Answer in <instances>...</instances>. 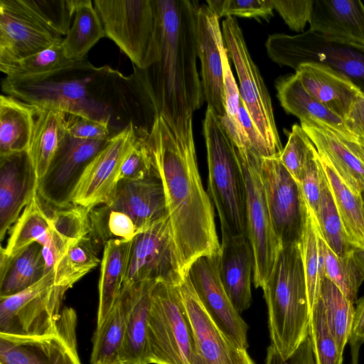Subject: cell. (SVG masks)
<instances>
[{
  "label": "cell",
  "instance_id": "obj_12",
  "mask_svg": "<svg viewBox=\"0 0 364 364\" xmlns=\"http://www.w3.org/2000/svg\"><path fill=\"white\" fill-rule=\"evenodd\" d=\"M186 274L178 256L168 215L139 232L131 241L124 286L144 281L178 286Z\"/></svg>",
  "mask_w": 364,
  "mask_h": 364
},
{
  "label": "cell",
  "instance_id": "obj_59",
  "mask_svg": "<svg viewBox=\"0 0 364 364\" xmlns=\"http://www.w3.org/2000/svg\"><path fill=\"white\" fill-rule=\"evenodd\" d=\"M114 364H127V363H124V362H122V361L119 360V361L116 362V363H114Z\"/></svg>",
  "mask_w": 364,
  "mask_h": 364
},
{
  "label": "cell",
  "instance_id": "obj_35",
  "mask_svg": "<svg viewBox=\"0 0 364 364\" xmlns=\"http://www.w3.org/2000/svg\"><path fill=\"white\" fill-rule=\"evenodd\" d=\"M321 161L348 241L353 248H364L362 193L353 191L326 159Z\"/></svg>",
  "mask_w": 364,
  "mask_h": 364
},
{
  "label": "cell",
  "instance_id": "obj_13",
  "mask_svg": "<svg viewBox=\"0 0 364 364\" xmlns=\"http://www.w3.org/2000/svg\"><path fill=\"white\" fill-rule=\"evenodd\" d=\"M77 316L64 307L55 326L36 336L0 333V364H82L77 351Z\"/></svg>",
  "mask_w": 364,
  "mask_h": 364
},
{
  "label": "cell",
  "instance_id": "obj_26",
  "mask_svg": "<svg viewBox=\"0 0 364 364\" xmlns=\"http://www.w3.org/2000/svg\"><path fill=\"white\" fill-rule=\"evenodd\" d=\"M309 30L364 46V4L360 0H313Z\"/></svg>",
  "mask_w": 364,
  "mask_h": 364
},
{
  "label": "cell",
  "instance_id": "obj_19",
  "mask_svg": "<svg viewBox=\"0 0 364 364\" xmlns=\"http://www.w3.org/2000/svg\"><path fill=\"white\" fill-rule=\"evenodd\" d=\"M109 140H84L68 134L46 173L38 182V195L55 208L72 205V194L85 168Z\"/></svg>",
  "mask_w": 364,
  "mask_h": 364
},
{
  "label": "cell",
  "instance_id": "obj_9",
  "mask_svg": "<svg viewBox=\"0 0 364 364\" xmlns=\"http://www.w3.org/2000/svg\"><path fill=\"white\" fill-rule=\"evenodd\" d=\"M222 33L229 59L235 66L242 103L257 130L274 157H279L282 146L276 127L270 95L252 60L237 20L226 17Z\"/></svg>",
  "mask_w": 364,
  "mask_h": 364
},
{
  "label": "cell",
  "instance_id": "obj_11",
  "mask_svg": "<svg viewBox=\"0 0 364 364\" xmlns=\"http://www.w3.org/2000/svg\"><path fill=\"white\" fill-rule=\"evenodd\" d=\"M68 287L54 284V270L29 287L0 297V333L36 336L48 332L63 310Z\"/></svg>",
  "mask_w": 364,
  "mask_h": 364
},
{
  "label": "cell",
  "instance_id": "obj_51",
  "mask_svg": "<svg viewBox=\"0 0 364 364\" xmlns=\"http://www.w3.org/2000/svg\"><path fill=\"white\" fill-rule=\"evenodd\" d=\"M312 1L273 0V5L291 30L303 33L309 21Z\"/></svg>",
  "mask_w": 364,
  "mask_h": 364
},
{
  "label": "cell",
  "instance_id": "obj_16",
  "mask_svg": "<svg viewBox=\"0 0 364 364\" xmlns=\"http://www.w3.org/2000/svg\"><path fill=\"white\" fill-rule=\"evenodd\" d=\"M176 287L192 332L191 364H255L247 349L237 346L215 324L187 274Z\"/></svg>",
  "mask_w": 364,
  "mask_h": 364
},
{
  "label": "cell",
  "instance_id": "obj_55",
  "mask_svg": "<svg viewBox=\"0 0 364 364\" xmlns=\"http://www.w3.org/2000/svg\"><path fill=\"white\" fill-rule=\"evenodd\" d=\"M348 130L357 138L364 139V93L360 92L344 119Z\"/></svg>",
  "mask_w": 364,
  "mask_h": 364
},
{
  "label": "cell",
  "instance_id": "obj_39",
  "mask_svg": "<svg viewBox=\"0 0 364 364\" xmlns=\"http://www.w3.org/2000/svg\"><path fill=\"white\" fill-rule=\"evenodd\" d=\"M319 298L324 307L329 329L339 349L343 352L350 338L355 304L325 277L321 284Z\"/></svg>",
  "mask_w": 364,
  "mask_h": 364
},
{
  "label": "cell",
  "instance_id": "obj_7",
  "mask_svg": "<svg viewBox=\"0 0 364 364\" xmlns=\"http://www.w3.org/2000/svg\"><path fill=\"white\" fill-rule=\"evenodd\" d=\"M269 57L294 70L301 64L326 65L349 79L364 93V46L326 38L311 30L300 34L270 35L265 43Z\"/></svg>",
  "mask_w": 364,
  "mask_h": 364
},
{
  "label": "cell",
  "instance_id": "obj_54",
  "mask_svg": "<svg viewBox=\"0 0 364 364\" xmlns=\"http://www.w3.org/2000/svg\"><path fill=\"white\" fill-rule=\"evenodd\" d=\"M265 364H315L312 344L309 336L287 359L283 358L276 349L269 346L267 349Z\"/></svg>",
  "mask_w": 364,
  "mask_h": 364
},
{
  "label": "cell",
  "instance_id": "obj_10",
  "mask_svg": "<svg viewBox=\"0 0 364 364\" xmlns=\"http://www.w3.org/2000/svg\"><path fill=\"white\" fill-rule=\"evenodd\" d=\"M237 150L245 186L247 237L254 257L253 282L256 288L262 289L282 247L273 228L261 179L262 158L247 149Z\"/></svg>",
  "mask_w": 364,
  "mask_h": 364
},
{
  "label": "cell",
  "instance_id": "obj_57",
  "mask_svg": "<svg viewBox=\"0 0 364 364\" xmlns=\"http://www.w3.org/2000/svg\"><path fill=\"white\" fill-rule=\"evenodd\" d=\"M354 258L364 275V248H353Z\"/></svg>",
  "mask_w": 364,
  "mask_h": 364
},
{
  "label": "cell",
  "instance_id": "obj_44",
  "mask_svg": "<svg viewBox=\"0 0 364 364\" xmlns=\"http://www.w3.org/2000/svg\"><path fill=\"white\" fill-rule=\"evenodd\" d=\"M309 337L315 364H343V353L331 333L324 307L318 297L310 312Z\"/></svg>",
  "mask_w": 364,
  "mask_h": 364
},
{
  "label": "cell",
  "instance_id": "obj_6",
  "mask_svg": "<svg viewBox=\"0 0 364 364\" xmlns=\"http://www.w3.org/2000/svg\"><path fill=\"white\" fill-rule=\"evenodd\" d=\"M105 36L144 70L159 57V34L156 0H95Z\"/></svg>",
  "mask_w": 364,
  "mask_h": 364
},
{
  "label": "cell",
  "instance_id": "obj_60",
  "mask_svg": "<svg viewBox=\"0 0 364 364\" xmlns=\"http://www.w3.org/2000/svg\"><path fill=\"white\" fill-rule=\"evenodd\" d=\"M362 196H363V201H364V191L362 193Z\"/></svg>",
  "mask_w": 364,
  "mask_h": 364
},
{
  "label": "cell",
  "instance_id": "obj_1",
  "mask_svg": "<svg viewBox=\"0 0 364 364\" xmlns=\"http://www.w3.org/2000/svg\"><path fill=\"white\" fill-rule=\"evenodd\" d=\"M1 90L39 108L106 124L113 136L134 125L138 138L145 139L159 117L134 70L126 76L109 65L96 67L87 58L42 75L5 77Z\"/></svg>",
  "mask_w": 364,
  "mask_h": 364
},
{
  "label": "cell",
  "instance_id": "obj_45",
  "mask_svg": "<svg viewBox=\"0 0 364 364\" xmlns=\"http://www.w3.org/2000/svg\"><path fill=\"white\" fill-rule=\"evenodd\" d=\"M316 149L301 125L294 124L279 157L281 163L299 183L305 167Z\"/></svg>",
  "mask_w": 364,
  "mask_h": 364
},
{
  "label": "cell",
  "instance_id": "obj_41",
  "mask_svg": "<svg viewBox=\"0 0 364 364\" xmlns=\"http://www.w3.org/2000/svg\"><path fill=\"white\" fill-rule=\"evenodd\" d=\"M320 247L323 276L355 304L358 301L359 289L364 281V275L354 258L353 249L345 256L339 257L326 244L321 234Z\"/></svg>",
  "mask_w": 364,
  "mask_h": 364
},
{
  "label": "cell",
  "instance_id": "obj_33",
  "mask_svg": "<svg viewBox=\"0 0 364 364\" xmlns=\"http://www.w3.org/2000/svg\"><path fill=\"white\" fill-rule=\"evenodd\" d=\"M131 241L112 240L103 246L99 279V304L97 326L112 311L124 282Z\"/></svg>",
  "mask_w": 364,
  "mask_h": 364
},
{
  "label": "cell",
  "instance_id": "obj_53",
  "mask_svg": "<svg viewBox=\"0 0 364 364\" xmlns=\"http://www.w3.org/2000/svg\"><path fill=\"white\" fill-rule=\"evenodd\" d=\"M238 119L245 134L250 150L261 158L274 157L267 144L255 127L242 100L239 107Z\"/></svg>",
  "mask_w": 364,
  "mask_h": 364
},
{
  "label": "cell",
  "instance_id": "obj_4",
  "mask_svg": "<svg viewBox=\"0 0 364 364\" xmlns=\"http://www.w3.org/2000/svg\"><path fill=\"white\" fill-rule=\"evenodd\" d=\"M262 290L271 345L287 359L309 336L310 310L299 243L280 249Z\"/></svg>",
  "mask_w": 364,
  "mask_h": 364
},
{
  "label": "cell",
  "instance_id": "obj_40",
  "mask_svg": "<svg viewBox=\"0 0 364 364\" xmlns=\"http://www.w3.org/2000/svg\"><path fill=\"white\" fill-rule=\"evenodd\" d=\"M98 251L89 235L73 243L54 268V284L71 288L100 263Z\"/></svg>",
  "mask_w": 364,
  "mask_h": 364
},
{
  "label": "cell",
  "instance_id": "obj_21",
  "mask_svg": "<svg viewBox=\"0 0 364 364\" xmlns=\"http://www.w3.org/2000/svg\"><path fill=\"white\" fill-rule=\"evenodd\" d=\"M28 151L0 156V240L2 241L37 191Z\"/></svg>",
  "mask_w": 364,
  "mask_h": 364
},
{
  "label": "cell",
  "instance_id": "obj_42",
  "mask_svg": "<svg viewBox=\"0 0 364 364\" xmlns=\"http://www.w3.org/2000/svg\"><path fill=\"white\" fill-rule=\"evenodd\" d=\"M314 216L323 240L336 255L343 257L353 249L348 241L325 173Z\"/></svg>",
  "mask_w": 364,
  "mask_h": 364
},
{
  "label": "cell",
  "instance_id": "obj_47",
  "mask_svg": "<svg viewBox=\"0 0 364 364\" xmlns=\"http://www.w3.org/2000/svg\"><path fill=\"white\" fill-rule=\"evenodd\" d=\"M49 26L61 36L71 26L78 0H30Z\"/></svg>",
  "mask_w": 364,
  "mask_h": 364
},
{
  "label": "cell",
  "instance_id": "obj_38",
  "mask_svg": "<svg viewBox=\"0 0 364 364\" xmlns=\"http://www.w3.org/2000/svg\"><path fill=\"white\" fill-rule=\"evenodd\" d=\"M90 237L100 250L112 240L132 241L140 232L134 220L124 212L104 203L89 212Z\"/></svg>",
  "mask_w": 364,
  "mask_h": 364
},
{
  "label": "cell",
  "instance_id": "obj_30",
  "mask_svg": "<svg viewBox=\"0 0 364 364\" xmlns=\"http://www.w3.org/2000/svg\"><path fill=\"white\" fill-rule=\"evenodd\" d=\"M67 114L53 108H39L28 149L38 182L46 173L64 144L67 133Z\"/></svg>",
  "mask_w": 364,
  "mask_h": 364
},
{
  "label": "cell",
  "instance_id": "obj_20",
  "mask_svg": "<svg viewBox=\"0 0 364 364\" xmlns=\"http://www.w3.org/2000/svg\"><path fill=\"white\" fill-rule=\"evenodd\" d=\"M196 43L204 99L218 117H223L226 114L221 57L225 45L219 18L207 4L200 5L198 10Z\"/></svg>",
  "mask_w": 364,
  "mask_h": 364
},
{
  "label": "cell",
  "instance_id": "obj_24",
  "mask_svg": "<svg viewBox=\"0 0 364 364\" xmlns=\"http://www.w3.org/2000/svg\"><path fill=\"white\" fill-rule=\"evenodd\" d=\"M105 204L128 214L140 232L168 215L164 188L155 173L140 180L119 181Z\"/></svg>",
  "mask_w": 364,
  "mask_h": 364
},
{
  "label": "cell",
  "instance_id": "obj_8",
  "mask_svg": "<svg viewBox=\"0 0 364 364\" xmlns=\"http://www.w3.org/2000/svg\"><path fill=\"white\" fill-rule=\"evenodd\" d=\"M192 332L176 286H154L147 330L148 364H191Z\"/></svg>",
  "mask_w": 364,
  "mask_h": 364
},
{
  "label": "cell",
  "instance_id": "obj_17",
  "mask_svg": "<svg viewBox=\"0 0 364 364\" xmlns=\"http://www.w3.org/2000/svg\"><path fill=\"white\" fill-rule=\"evenodd\" d=\"M138 139L134 125L110 138L85 168L72 203L90 210L105 203L117 186L123 160Z\"/></svg>",
  "mask_w": 364,
  "mask_h": 364
},
{
  "label": "cell",
  "instance_id": "obj_28",
  "mask_svg": "<svg viewBox=\"0 0 364 364\" xmlns=\"http://www.w3.org/2000/svg\"><path fill=\"white\" fill-rule=\"evenodd\" d=\"M294 74L310 95L343 120L361 92L349 79L319 63L301 64Z\"/></svg>",
  "mask_w": 364,
  "mask_h": 364
},
{
  "label": "cell",
  "instance_id": "obj_22",
  "mask_svg": "<svg viewBox=\"0 0 364 364\" xmlns=\"http://www.w3.org/2000/svg\"><path fill=\"white\" fill-rule=\"evenodd\" d=\"M52 206L36 193L14 224L4 252L12 256L29 245L37 242L42 246L48 272L54 268L66 252L58 239L51 220Z\"/></svg>",
  "mask_w": 364,
  "mask_h": 364
},
{
  "label": "cell",
  "instance_id": "obj_52",
  "mask_svg": "<svg viewBox=\"0 0 364 364\" xmlns=\"http://www.w3.org/2000/svg\"><path fill=\"white\" fill-rule=\"evenodd\" d=\"M66 127L68 134L75 139L107 141L113 136L107 124L76 115L67 114Z\"/></svg>",
  "mask_w": 364,
  "mask_h": 364
},
{
  "label": "cell",
  "instance_id": "obj_34",
  "mask_svg": "<svg viewBox=\"0 0 364 364\" xmlns=\"http://www.w3.org/2000/svg\"><path fill=\"white\" fill-rule=\"evenodd\" d=\"M131 296L130 287L123 286L112 311L96 327L92 340L91 364H114L119 360Z\"/></svg>",
  "mask_w": 364,
  "mask_h": 364
},
{
  "label": "cell",
  "instance_id": "obj_36",
  "mask_svg": "<svg viewBox=\"0 0 364 364\" xmlns=\"http://www.w3.org/2000/svg\"><path fill=\"white\" fill-rule=\"evenodd\" d=\"M105 36V29L93 1L78 0L73 23L62 41L65 57L72 62L86 58L88 51Z\"/></svg>",
  "mask_w": 364,
  "mask_h": 364
},
{
  "label": "cell",
  "instance_id": "obj_23",
  "mask_svg": "<svg viewBox=\"0 0 364 364\" xmlns=\"http://www.w3.org/2000/svg\"><path fill=\"white\" fill-rule=\"evenodd\" d=\"M254 257L246 236H222L218 273L222 284L239 314L250 308Z\"/></svg>",
  "mask_w": 364,
  "mask_h": 364
},
{
  "label": "cell",
  "instance_id": "obj_31",
  "mask_svg": "<svg viewBox=\"0 0 364 364\" xmlns=\"http://www.w3.org/2000/svg\"><path fill=\"white\" fill-rule=\"evenodd\" d=\"M38 111L12 96H0V156L28 151Z\"/></svg>",
  "mask_w": 364,
  "mask_h": 364
},
{
  "label": "cell",
  "instance_id": "obj_48",
  "mask_svg": "<svg viewBox=\"0 0 364 364\" xmlns=\"http://www.w3.org/2000/svg\"><path fill=\"white\" fill-rule=\"evenodd\" d=\"M154 173L145 139H138L122 164L119 181H132L145 178Z\"/></svg>",
  "mask_w": 364,
  "mask_h": 364
},
{
  "label": "cell",
  "instance_id": "obj_5",
  "mask_svg": "<svg viewBox=\"0 0 364 364\" xmlns=\"http://www.w3.org/2000/svg\"><path fill=\"white\" fill-rule=\"evenodd\" d=\"M203 134L208 165V195L222 236L247 237L246 193L237 150L214 109L208 106Z\"/></svg>",
  "mask_w": 364,
  "mask_h": 364
},
{
  "label": "cell",
  "instance_id": "obj_49",
  "mask_svg": "<svg viewBox=\"0 0 364 364\" xmlns=\"http://www.w3.org/2000/svg\"><path fill=\"white\" fill-rule=\"evenodd\" d=\"M323 175L321 157L316 150L308 161L299 183L304 199L314 214L316 211L320 198Z\"/></svg>",
  "mask_w": 364,
  "mask_h": 364
},
{
  "label": "cell",
  "instance_id": "obj_29",
  "mask_svg": "<svg viewBox=\"0 0 364 364\" xmlns=\"http://www.w3.org/2000/svg\"><path fill=\"white\" fill-rule=\"evenodd\" d=\"M157 282L144 281L128 285L131 289V304L119 355V360L127 364H148V321L151 293Z\"/></svg>",
  "mask_w": 364,
  "mask_h": 364
},
{
  "label": "cell",
  "instance_id": "obj_58",
  "mask_svg": "<svg viewBox=\"0 0 364 364\" xmlns=\"http://www.w3.org/2000/svg\"><path fill=\"white\" fill-rule=\"evenodd\" d=\"M349 344L350 346L351 353V364H359V350L361 346V344L353 342H349Z\"/></svg>",
  "mask_w": 364,
  "mask_h": 364
},
{
  "label": "cell",
  "instance_id": "obj_2",
  "mask_svg": "<svg viewBox=\"0 0 364 364\" xmlns=\"http://www.w3.org/2000/svg\"><path fill=\"white\" fill-rule=\"evenodd\" d=\"M159 48L144 70L133 65L158 116L181 141L193 134V114L205 99L197 66L196 25L200 6L193 0H156Z\"/></svg>",
  "mask_w": 364,
  "mask_h": 364
},
{
  "label": "cell",
  "instance_id": "obj_43",
  "mask_svg": "<svg viewBox=\"0 0 364 364\" xmlns=\"http://www.w3.org/2000/svg\"><path fill=\"white\" fill-rule=\"evenodd\" d=\"M62 48V41L15 63L0 65L6 77L18 79L42 75L70 65Z\"/></svg>",
  "mask_w": 364,
  "mask_h": 364
},
{
  "label": "cell",
  "instance_id": "obj_37",
  "mask_svg": "<svg viewBox=\"0 0 364 364\" xmlns=\"http://www.w3.org/2000/svg\"><path fill=\"white\" fill-rule=\"evenodd\" d=\"M306 278L310 312L316 303L323 279L320 232L314 213L306 205V213L299 241Z\"/></svg>",
  "mask_w": 364,
  "mask_h": 364
},
{
  "label": "cell",
  "instance_id": "obj_3",
  "mask_svg": "<svg viewBox=\"0 0 364 364\" xmlns=\"http://www.w3.org/2000/svg\"><path fill=\"white\" fill-rule=\"evenodd\" d=\"M152 169L162 182L178 256L186 272L201 256L220 250L212 201L198 171L193 136L178 140L157 117L145 139Z\"/></svg>",
  "mask_w": 364,
  "mask_h": 364
},
{
  "label": "cell",
  "instance_id": "obj_32",
  "mask_svg": "<svg viewBox=\"0 0 364 364\" xmlns=\"http://www.w3.org/2000/svg\"><path fill=\"white\" fill-rule=\"evenodd\" d=\"M48 273L42 246L34 242L12 256L0 251V297L16 294Z\"/></svg>",
  "mask_w": 364,
  "mask_h": 364
},
{
  "label": "cell",
  "instance_id": "obj_50",
  "mask_svg": "<svg viewBox=\"0 0 364 364\" xmlns=\"http://www.w3.org/2000/svg\"><path fill=\"white\" fill-rule=\"evenodd\" d=\"M221 57L223 67V95L226 115L235 127L243 133L244 131L238 119L241 101L239 87L231 70L229 57L225 46L221 50Z\"/></svg>",
  "mask_w": 364,
  "mask_h": 364
},
{
  "label": "cell",
  "instance_id": "obj_14",
  "mask_svg": "<svg viewBox=\"0 0 364 364\" xmlns=\"http://www.w3.org/2000/svg\"><path fill=\"white\" fill-rule=\"evenodd\" d=\"M63 41L30 0H0V65H6Z\"/></svg>",
  "mask_w": 364,
  "mask_h": 364
},
{
  "label": "cell",
  "instance_id": "obj_46",
  "mask_svg": "<svg viewBox=\"0 0 364 364\" xmlns=\"http://www.w3.org/2000/svg\"><path fill=\"white\" fill-rule=\"evenodd\" d=\"M206 3L218 18L235 16L268 19L273 16V0H207Z\"/></svg>",
  "mask_w": 364,
  "mask_h": 364
},
{
  "label": "cell",
  "instance_id": "obj_56",
  "mask_svg": "<svg viewBox=\"0 0 364 364\" xmlns=\"http://www.w3.org/2000/svg\"><path fill=\"white\" fill-rule=\"evenodd\" d=\"M355 304L349 342L358 343L362 345L364 343V296L360 298Z\"/></svg>",
  "mask_w": 364,
  "mask_h": 364
},
{
  "label": "cell",
  "instance_id": "obj_27",
  "mask_svg": "<svg viewBox=\"0 0 364 364\" xmlns=\"http://www.w3.org/2000/svg\"><path fill=\"white\" fill-rule=\"evenodd\" d=\"M276 89L284 109L298 117L301 125L327 129L349 139H360L348 130L342 118L308 92L295 74L279 79Z\"/></svg>",
  "mask_w": 364,
  "mask_h": 364
},
{
  "label": "cell",
  "instance_id": "obj_25",
  "mask_svg": "<svg viewBox=\"0 0 364 364\" xmlns=\"http://www.w3.org/2000/svg\"><path fill=\"white\" fill-rule=\"evenodd\" d=\"M321 157L355 192L364 191V139L353 140L316 127L301 125Z\"/></svg>",
  "mask_w": 364,
  "mask_h": 364
},
{
  "label": "cell",
  "instance_id": "obj_15",
  "mask_svg": "<svg viewBox=\"0 0 364 364\" xmlns=\"http://www.w3.org/2000/svg\"><path fill=\"white\" fill-rule=\"evenodd\" d=\"M260 176L281 247L299 243L306 213V204L299 184L279 157L262 158Z\"/></svg>",
  "mask_w": 364,
  "mask_h": 364
},
{
  "label": "cell",
  "instance_id": "obj_18",
  "mask_svg": "<svg viewBox=\"0 0 364 364\" xmlns=\"http://www.w3.org/2000/svg\"><path fill=\"white\" fill-rule=\"evenodd\" d=\"M187 274L198 297L218 328L240 348H248V326L232 305L220 279L218 255L201 256Z\"/></svg>",
  "mask_w": 364,
  "mask_h": 364
}]
</instances>
